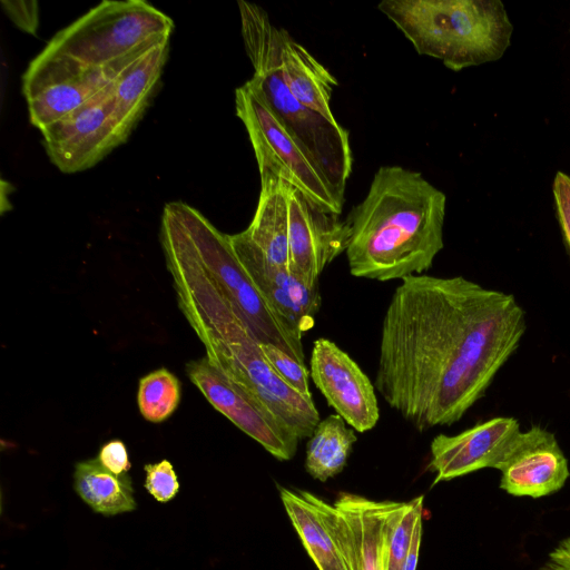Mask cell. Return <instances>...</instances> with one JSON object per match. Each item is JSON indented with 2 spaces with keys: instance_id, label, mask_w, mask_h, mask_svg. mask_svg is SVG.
Here are the masks:
<instances>
[{
  "instance_id": "14",
  "label": "cell",
  "mask_w": 570,
  "mask_h": 570,
  "mask_svg": "<svg viewBox=\"0 0 570 570\" xmlns=\"http://www.w3.org/2000/svg\"><path fill=\"white\" fill-rule=\"evenodd\" d=\"M338 216L320 208L289 185L288 261L292 273L318 283L325 267L346 250L348 227Z\"/></svg>"
},
{
  "instance_id": "28",
  "label": "cell",
  "mask_w": 570,
  "mask_h": 570,
  "mask_svg": "<svg viewBox=\"0 0 570 570\" xmlns=\"http://www.w3.org/2000/svg\"><path fill=\"white\" fill-rule=\"evenodd\" d=\"M556 216L570 257V176L558 171L552 184Z\"/></svg>"
},
{
  "instance_id": "9",
  "label": "cell",
  "mask_w": 570,
  "mask_h": 570,
  "mask_svg": "<svg viewBox=\"0 0 570 570\" xmlns=\"http://www.w3.org/2000/svg\"><path fill=\"white\" fill-rule=\"evenodd\" d=\"M122 66L97 67L45 48L22 77L31 124L41 131L67 116L104 90Z\"/></svg>"
},
{
  "instance_id": "29",
  "label": "cell",
  "mask_w": 570,
  "mask_h": 570,
  "mask_svg": "<svg viewBox=\"0 0 570 570\" xmlns=\"http://www.w3.org/2000/svg\"><path fill=\"white\" fill-rule=\"evenodd\" d=\"M1 6L6 14L21 30L35 35L39 24V9L36 1H7Z\"/></svg>"
},
{
  "instance_id": "20",
  "label": "cell",
  "mask_w": 570,
  "mask_h": 570,
  "mask_svg": "<svg viewBox=\"0 0 570 570\" xmlns=\"http://www.w3.org/2000/svg\"><path fill=\"white\" fill-rule=\"evenodd\" d=\"M253 219L243 234L276 266L289 271L288 188L277 176L264 171ZM291 272V271H289Z\"/></svg>"
},
{
  "instance_id": "6",
  "label": "cell",
  "mask_w": 570,
  "mask_h": 570,
  "mask_svg": "<svg viewBox=\"0 0 570 570\" xmlns=\"http://www.w3.org/2000/svg\"><path fill=\"white\" fill-rule=\"evenodd\" d=\"M167 218L196 258L242 313L259 343H269L305 363L302 341L296 340L265 302L237 259L227 234L199 210L183 202L165 205Z\"/></svg>"
},
{
  "instance_id": "19",
  "label": "cell",
  "mask_w": 570,
  "mask_h": 570,
  "mask_svg": "<svg viewBox=\"0 0 570 570\" xmlns=\"http://www.w3.org/2000/svg\"><path fill=\"white\" fill-rule=\"evenodd\" d=\"M169 38L129 59L110 82L118 119L130 135L150 104L168 57Z\"/></svg>"
},
{
  "instance_id": "31",
  "label": "cell",
  "mask_w": 570,
  "mask_h": 570,
  "mask_svg": "<svg viewBox=\"0 0 570 570\" xmlns=\"http://www.w3.org/2000/svg\"><path fill=\"white\" fill-rule=\"evenodd\" d=\"M541 570H570V537L561 540L549 553Z\"/></svg>"
},
{
  "instance_id": "30",
  "label": "cell",
  "mask_w": 570,
  "mask_h": 570,
  "mask_svg": "<svg viewBox=\"0 0 570 570\" xmlns=\"http://www.w3.org/2000/svg\"><path fill=\"white\" fill-rule=\"evenodd\" d=\"M100 464L116 475L126 474L131 464L125 443L118 439L105 443L97 456Z\"/></svg>"
},
{
  "instance_id": "25",
  "label": "cell",
  "mask_w": 570,
  "mask_h": 570,
  "mask_svg": "<svg viewBox=\"0 0 570 570\" xmlns=\"http://www.w3.org/2000/svg\"><path fill=\"white\" fill-rule=\"evenodd\" d=\"M180 401V383L168 370L161 367L139 381L137 402L140 414L149 422L167 420Z\"/></svg>"
},
{
  "instance_id": "24",
  "label": "cell",
  "mask_w": 570,
  "mask_h": 570,
  "mask_svg": "<svg viewBox=\"0 0 570 570\" xmlns=\"http://www.w3.org/2000/svg\"><path fill=\"white\" fill-rule=\"evenodd\" d=\"M423 497L409 502L391 501L385 522V570H403L416 522L423 517Z\"/></svg>"
},
{
  "instance_id": "16",
  "label": "cell",
  "mask_w": 570,
  "mask_h": 570,
  "mask_svg": "<svg viewBox=\"0 0 570 570\" xmlns=\"http://www.w3.org/2000/svg\"><path fill=\"white\" fill-rule=\"evenodd\" d=\"M520 432L517 419L495 416L455 435H436L428 465L435 474L433 485L485 468L495 469Z\"/></svg>"
},
{
  "instance_id": "10",
  "label": "cell",
  "mask_w": 570,
  "mask_h": 570,
  "mask_svg": "<svg viewBox=\"0 0 570 570\" xmlns=\"http://www.w3.org/2000/svg\"><path fill=\"white\" fill-rule=\"evenodd\" d=\"M41 134L51 163L66 174L92 167L129 136L118 119L110 83Z\"/></svg>"
},
{
  "instance_id": "27",
  "label": "cell",
  "mask_w": 570,
  "mask_h": 570,
  "mask_svg": "<svg viewBox=\"0 0 570 570\" xmlns=\"http://www.w3.org/2000/svg\"><path fill=\"white\" fill-rule=\"evenodd\" d=\"M144 469L146 472L145 488L156 501L166 503L177 495L180 484L173 464L168 460L148 463Z\"/></svg>"
},
{
  "instance_id": "1",
  "label": "cell",
  "mask_w": 570,
  "mask_h": 570,
  "mask_svg": "<svg viewBox=\"0 0 570 570\" xmlns=\"http://www.w3.org/2000/svg\"><path fill=\"white\" fill-rule=\"evenodd\" d=\"M525 330L512 294L463 276L406 277L383 316L375 390L420 432L452 425L484 396Z\"/></svg>"
},
{
  "instance_id": "12",
  "label": "cell",
  "mask_w": 570,
  "mask_h": 570,
  "mask_svg": "<svg viewBox=\"0 0 570 570\" xmlns=\"http://www.w3.org/2000/svg\"><path fill=\"white\" fill-rule=\"evenodd\" d=\"M232 248L254 286L284 327L298 341L315 323L321 307L318 283L271 263L243 234L228 235Z\"/></svg>"
},
{
  "instance_id": "17",
  "label": "cell",
  "mask_w": 570,
  "mask_h": 570,
  "mask_svg": "<svg viewBox=\"0 0 570 570\" xmlns=\"http://www.w3.org/2000/svg\"><path fill=\"white\" fill-rule=\"evenodd\" d=\"M391 501H374L342 492L335 508V528L351 570H385V522Z\"/></svg>"
},
{
  "instance_id": "13",
  "label": "cell",
  "mask_w": 570,
  "mask_h": 570,
  "mask_svg": "<svg viewBox=\"0 0 570 570\" xmlns=\"http://www.w3.org/2000/svg\"><path fill=\"white\" fill-rule=\"evenodd\" d=\"M309 377L346 424L356 432L372 430L380 420L374 383L358 364L333 341H314Z\"/></svg>"
},
{
  "instance_id": "11",
  "label": "cell",
  "mask_w": 570,
  "mask_h": 570,
  "mask_svg": "<svg viewBox=\"0 0 570 570\" xmlns=\"http://www.w3.org/2000/svg\"><path fill=\"white\" fill-rule=\"evenodd\" d=\"M186 371L208 402L269 454L281 461L295 455L301 440L207 358L189 362Z\"/></svg>"
},
{
  "instance_id": "23",
  "label": "cell",
  "mask_w": 570,
  "mask_h": 570,
  "mask_svg": "<svg viewBox=\"0 0 570 570\" xmlns=\"http://www.w3.org/2000/svg\"><path fill=\"white\" fill-rule=\"evenodd\" d=\"M356 440L355 431L336 413L321 420L306 444V471L321 482L337 475Z\"/></svg>"
},
{
  "instance_id": "15",
  "label": "cell",
  "mask_w": 570,
  "mask_h": 570,
  "mask_svg": "<svg viewBox=\"0 0 570 570\" xmlns=\"http://www.w3.org/2000/svg\"><path fill=\"white\" fill-rule=\"evenodd\" d=\"M500 488L514 497L538 499L561 490L570 476L554 434L540 425L520 432L495 466Z\"/></svg>"
},
{
  "instance_id": "26",
  "label": "cell",
  "mask_w": 570,
  "mask_h": 570,
  "mask_svg": "<svg viewBox=\"0 0 570 570\" xmlns=\"http://www.w3.org/2000/svg\"><path fill=\"white\" fill-rule=\"evenodd\" d=\"M264 356L274 371L296 392L306 397H312L309 390V371L305 363H301L282 348L269 344L261 343Z\"/></svg>"
},
{
  "instance_id": "32",
  "label": "cell",
  "mask_w": 570,
  "mask_h": 570,
  "mask_svg": "<svg viewBox=\"0 0 570 570\" xmlns=\"http://www.w3.org/2000/svg\"><path fill=\"white\" fill-rule=\"evenodd\" d=\"M422 538V518L419 519L413 531L411 544L407 551V556L404 562L403 570H415L419 558V549Z\"/></svg>"
},
{
  "instance_id": "22",
  "label": "cell",
  "mask_w": 570,
  "mask_h": 570,
  "mask_svg": "<svg viewBox=\"0 0 570 570\" xmlns=\"http://www.w3.org/2000/svg\"><path fill=\"white\" fill-rule=\"evenodd\" d=\"M73 488L79 498L96 513L114 517L137 508L131 478L106 470L97 458L75 466Z\"/></svg>"
},
{
  "instance_id": "18",
  "label": "cell",
  "mask_w": 570,
  "mask_h": 570,
  "mask_svg": "<svg viewBox=\"0 0 570 570\" xmlns=\"http://www.w3.org/2000/svg\"><path fill=\"white\" fill-rule=\"evenodd\" d=\"M284 508L318 570H351L335 528V508L311 492L279 488Z\"/></svg>"
},
{
  "instance_id": "7",
  "label": "cell",
  "mask_w": 570,
  "mask_h": 570,
  "mask_svg": "<svg viewBox=\"0 0 570 570\" xmlns=\"http://www.w3.org/2000/svg\"><path fill=\"white\" fill-rule=\"evenodd\" d=\"M173 20L144 0H105L60 30L46 49L107 67L170 38Z\"/></svg>"
},
{
  "instance_id": "2",
  "label": "cell",
  "mask_w": 570,
  "mask_h": 570,
  "mask_svg": "<svg viewBox=\"0 0 570 570\" xmlns=\"http://www.w3.org/2000/svg\"><path fill=\"white\" fill-rule=\"evenodd\" d=\"M160 242L179 308L204 344L208 362L299 440L309 438L321 421L313 397L296 392L274 371L239 309L164 217Z\"/></svg>"
},
{
  "instance_id": "3",
  "label": "cell",
  "mask_w": 570,
  "mask_h": 570,
  "mask_svg": "<svg viewBox=\"0 0 570 570\" xmlns=\"http://www.w3.org/2000/svg\"><path fill=\"white\" fill-rule=\"evenodd\" d=\"M445 207V194L421 173L381 166L345 219L350 273L379 282L424 274L444 247Z\"/></svg>"
},
{
  "instance_id": "21",
  "label": "cell",
  "mask_w": 570,
  "mask_h": 570,
  "mask_svg": "<svg viewBox=\"0 0 570 570\" xmlns=\"http://www.w3.org/2000/svg\"><path fill=\"white\" fill-rule=\"evenodd\" d=\"M281 68L286 87L303 106L336 122L330 105L336 78L284 28Z\"/></svg>"
},
{
  "instance_id": "5",
  "label": "cell",
  "mask_w": 570,
  "mask_h": 570,
  "mask_svg": "<svg viewBox=\"0 0 570 570\" xmlns=\"http://www.w3.org/2000/svg\"><path fill=\"white\" fill-rule=\"evenodd\" d=\"M377 9L419 55L454 71L499 60L513 24L500 0H383Z\"/></svg>"
},
{
  "instance_id": "8",
  "label": "cell",
  "mask_w": 570,
  "mask_h": 570,
  "mask_svg": "<svg viewBox=\"0 0 570 570\" xmlns=\"http://www.w3.org/2000/svg\"><path fill=\"white\" fill-rule=\"evenodd\" d=\"M235 108L247 130L259 173L277 176L320 208L340 215L344 200L336 196L314 161L245 83L235 90Z\"/></svg>"
},
{
  "instance_id": "4",
  "label": "cell",
  "mask_w": 570,
  "mask_h": 570,
  "mask_svg": "<svg viewBox=\"0 0 570 570\" xmlns=\"http://www.w3.org/2000/svg\"><path fill=\"white\" fill-rule=\"evenodd\" d=\"M238 8L245 50L254 68L245 85L264 101L344 200L353 167L347 129L303 106L286 87L281 68L283 28L255 3L239 0Z\"/></svg>"
}]
</instances>
